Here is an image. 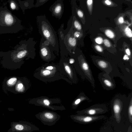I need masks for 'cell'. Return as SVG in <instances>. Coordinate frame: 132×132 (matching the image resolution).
<instances>
[{
	"label": "cell",
	"instance_id": "6da1fadb",
	"mask_svg": "<svg viewBox=\"0 0 132 132\" xmlns=\"http://www.w3.org/2000/svg\"><path fill=\"white\" fill-rule=\"evenodd\" d=\"M36 44L33 38H29L27 40L20 41L14 47L13 50L7 52L0 51V57H2L3 65H11L10 68H17L18 64L25 57L34 55Z\"/></svg>",
	"mask_w": 132,
	"mask_h": 132
},
{
	"label": "cell",
	"instance_id": "7a4b0ae2",
	"mask_svg": "<svg viewBox=\"0 0 132 132\" xmlns=\"http://www.w3.org/2000/svg\"><path fill=\"white\" fill-rule=\"evenodd\" d=\"M23 28L21 20L6 6L0 7V34L16 33Z\"/></svg>",
	"mask_w": 132,
	"mask_h": 132
},
{
	"label": "cell",
	"instance_id": "3957f363",
	"mask_svg": "<svg viewBox=\"0 0 132 132\" xmlns=\"http://www.w3.org/2000/svg\"><path fill=\"white\" fill-rule=\"evenodd\" d=\"M36 21L38 31L42 37L53 47L54 51L59 52V45L55 31L45 15H38Z\"/></svg>",
	"mask_w": 132,
	"mask_h": 132
},
{
	"label": "cell",
	"instance_id": "277c9868",
	"mask_svg": "<svg viewBox=\"0 0 132 132\" xmlns=\"http://www.w3.org/2000/svg\"><path fill=\"white\" fill-rule=\"evenodd\" d=\"M10 125L7 132H32L39 130L36 126L26 121H13L11 123Z\"/></svg>",
	"mask_w": 132,
	"mask_h": 132
},
{
	"label": "cell",
	"instance_id": "5b68a950",
	"mask_svg": "<svg viewBox=\"0 0 132 132\" xmlns=\"http://www.w3.org/2000/svg\"><path fill=\"white\" fill-rule=\"evenodd\" d=\"M35 116L44 125L49 126L54 125L61 117V116L56 112L47 111L39 113Z\"/></svg>",
	"mask_w": 132,
	"mask_h": 132
},
{
	"label": "cell",
	"instance_id": "8992f818",
	"mask_svg": "<svg viewBox=\"0 0 132 132\" xmlns=\"http://www.w3.org/2000/svg\"><path fill=\"white\" fill-rule=\"evenodd\" d=\"M70 117L76 122L81 124H87L103 119L105 116L104 115L91 116L77 114L71 115Z\"/></svg>",
	"mask_w": 132,
	"mask_h": 132
},
{
	"label": "cell",
	"instance_id": "52a82bcc",
	"mask_svg": "<svg viewBox=\"0 0 132 132\" xmlns=\"http://www.w3.org/2000/svg\"><path fill=\"white\" fill-rule=\"evenodd\" d=\"M52 46L49 42L43 37L41 38L39 45V53L42 57L43 58H48L53 55Z\"/></svg>",
	"mask_w": 132,
	"mask_h": 132
},
{
	"label": "cell",
	"instance_id": "ba28073f",
	"mask_svg": "<svg viewBox=\"0 0 132 132\" xmlns=\"http://www.w3.org/2000/svg\"><path fill=\"white\" fill-rule=\"evenodd\" d=\"M49 10L53 16L60 20L63 15L64 10L63 1L57 0L50 7Z\"/></svg>",
	"mask_w": 132,
	"mask_h": 132
},
{
	"label": "cell",
	"instance_id": "9c48e42d",
	"mask_svg": "<svg viewBox=\"0 0 132 132\" xmlns=\"http://www.w3.org/2000/svg\"><path fill=\"white\" fill-rule=\"evenodd\" d=\"M72 26L69 32L64 35L63 38V42L68 51L70 52L71 50L76 45L77 40L72 34Z\"/></svg>",
	"mask_w": 132,
	"mask_h": 132
},
{
	"label": "cell",
	"instance_id": "30bf717a",
	"mask_svg": "<svg viewBox=\"0 0 132 132\" xmlns=\"http://www.w3.org/2000/svg\"><path fill=\"white\" fill-rule=\"evenodd\" d=\"M106 112V109L104 108L93 107L88 108L81 111H77L76 113L77 114L95 116L104 113Z\"/></svg>",
	"mask_w": 132,
	"mask_h": 132
},
{
	"label": "cell",
	"instance_id": "8fae6325",
	"mask_svg": "<svg viewBox=\"0 0 132 132\" xmlns=\"http://www.w3.org/2000/svg\"><path fill=\"white\" fill-rule=\"evenodd\" d=\"M122 105L118 101L115 102L113 105L114 117L117 123H119L121 120V112L122 110Z\"/></svg>",
	"mask_w": 132,
	"mask_h": 132
},
{
	"label": "cell",
	"instance_id": "7c38bea8",
	"mask_svg": "<svg viewBox=\"0 0 132 132\" xmlns=\"http://www.w3.org/2000/svg\"><path fill=\"white\" fill-rule=\"evenodd\" d=\"M19 6L21 9L24 14L26 9H30L34 7V0H27L24 1H21L18 0Z\"/></svg>",
	"mask_w": 132,
	"mask_h": 132
},
{
	"label": "cell",
	"instance_id": "4fadbf2b",
	"mask_svg": "<svg viewBox=\"0 0 132 132\" xmlns=\"http://www.w3.org/2000/svg\"><path fill=\"white\" fill-rule=\"evenodd\" d=\"M8 2L9 4L11 9L13 10H18L19 6L18 2L15 0H9Z\"/></svg>",
	"mask_w": 132,
	"mask_h": 132
},
{
	"label": "cell",
	"instance_id": "5bb4252c",
	"mask_svg": "<svg viewBox=\"0 0 132 132\" xmlns=\"http://www.w3.org/2000/svg\"><path fill=\"white\" fill-rule=\"evenodd\" d=\"M128 116L130 122L132 123V105L131 102L129 106L128 110Z\"/></svg>",
	"mask_w": 132,
	"mask_h": 132
},
{
	"label": "cell",
	"instance_id": "9a60e30c",
	"mask_svg": "<svg viewBox=\"0 0 132 132\" xmlns=\"http://www.w3.org/2000/svg\"><path fill=\"white\" fill-rule=\"evenodd\" d=\"M74 28L78 30H80L81 28V25L79 22L76 20H73V24Z\"/></svg>",
	"mask_w": 132,
	"mask_h": 132
},
{
	"label": "cell",
	"instance_id": "2e32d148",
	"mask_svg": "<svg viewBox=\"0 0 132 132\" xmlns=\"http://www.w3.org/2000/svg\"><path fill=\"white\" fill-rule=\"evenodd\" d=\"M48 1V0H37L36 3L34 5V7H39L44 4Z\"/></svg>",
	"mask_w": 132,
	"mask_h": 132
},
{
	"label": "cell",
	"instance_id": "e0dca14e",
	"mask_svg": "<svg viewBox=\"0 0 132 132\" xmlns=\"http://www.w3.org/2000/svg\"><path fill=\"white\" fill-rule=\"evenodd\" d=\"M105 34L107 36L111 38H113L114 36L113 32L110 30H106L105 31Z\"/></svg>",
	"mask_w": 132,
	"mask_h": 132
},
{
	"label": "cell",
	"instance_id": "ac0fdd59",
	"mask_svg": "<svg viewBox=\"0 0 132 132\" xmlns=\"http://www.w3.org/2000/svg\"><path fill=\"white\" fill-rule=\"evenodd\" d=\"M17 78L15 77L11 78L8 80L7 82V84L10 86L13 85L17 81Z\"/></svg>",
	"mask_w": 132,
	"mask_h": 132
},
{
	"label": "cell",
	"instance_id": "d6986e66",
	"mask_svg": "<svg viewBox=\"0 0 132 132\" xmlns=\"http://www.w3.org/2000/svg\"><path fill=\"white\" fill-rule=\"evenodd\" d=\"M125 31L126 34L127 36L130 37H132V31L128 27H127L125 29Z\"/></svg>",
	"mask_w": 132,
	"mask_h": 132
},
{
	"label": "cell",
	"instance_id": "ffe728a7",
	"mask_svg": "<svg viewBox=\"0 0 132 132\" xmlns=\"http://www.w3.org/2000/svg\"><path fill=\"white\" fill-rule=\"evenodd\" d=\"M99 65L101 68H105L107 66V64L106 62L103 61H100L98 62Z\"/></svg>",
	"mask_w": 132,
	"mask_h": 132
},
{
	"label": "cell",
	"instance_id": "44dd1931",
	"mask_svg": "<svg viewBox=\"0 0 132 132\" xmlns=\"http://www.w3.org/2000/svg\"><path fill=\"white\" fill-rule=\"evenodd\" d=\"M65 70L71 76V71L70 67L67 65H66L64 67Z\"/></svg>",
	"mask_w": 132,
	"mask_h": 132
},
{
	"label": "cell",
	"instance_id": "7402d4cb",
	"mask_svg": "<svg viewBox=\"0 0 132 132\" xmlns=\"http://www.w3.org/2000/svg\"><path fill=\"white\" fill-rule=\"evenodd\" d=\"M95 42L99 44H101L102 43L103 40L102 38L100 37H98L95 39Z\"/></svg>",
	"mask_w": 132,
	"mask_h": 132
},
{
	"label": "cell",
	"instance_id": "603a6c76",
	"mask_svg": "<svg viewBox=\"0 0 132 132\" xmlns=\"http://www.w3.org/2000/svg\"><path fill=\"white\" fill-rule=\"evenodd\" d=\"M82 67L83 69L85 71L88 70L89 68L88 64L86 62L83 63L82 65Z\"/></svg>",
	"mask_w": 132,
	"mask_h": 132
},
{
	"label": "cell",
	"instance_id": "cb8c5ba5",
	"mask_svg": "<svg viewBox=\"0 0 132 132\" xmlns=\"http://www.w3.org/2000/svg\"><path fill=\"white\" fill-rule=\"evenodd\" d=\"M42 73L44 76H47L49 75L51 73V72L49 70H45L43 71Z\"/></svg>",
	"mask_w": 132,
	"mask_h": 132
},
{
	"label": "cell",
	"instance_id": "d4e9b609",
	"mask_svg": "<svg viewBox=\"0 0 132 132\" xmlns=\"http://www.w3.org/2000/svg\"><path fill=\"white\" fill-rule=\"evenodd\" d=\"M103 43L104 45L107 47L110 46V44L109 41L107 39H104L103 40Z\"/></svg>",
	"mask_w": 132,
	"mask_h": 132
},
{
	"label": "cell",
	"instance_id": "484cf974",
	"mask_svg": "<svg viewBox=\"0 0 132 132\" xmlns=\"http://www.w3.org/2000/svg\"><path fill=\"white\" fill-rule=\"evenodd\" d=\"M104 82L106 85L109 87H111L112 85L111 82L108 80H105Z\"/></svg>",
	"mask_w": 132,
	"mask_h": 132
},
{
	"label": "cell",
	"instance_id": "4316f807",
	"mask_svg": "<svg viewBox=\"0 0 132 132\" xmlns=\"http://www.w3.org/2000/svg\"><path fill=\"white\" fill-rule=\"evenodd\" d=\"M77 14L78 16L80 18H82L83 16V13L80 10H78L77 11Z\"/></svg>",
	"mask_w": 132,
	"mask_h": 132
},
{
	"label": "cell",
	"instance_id": "83f0119b",
	"mask_svg": "<svg viewBox=\"0 0 132 132\" xmlns=\"http://www.w3.org/2000/svg\"><path fill=\"white\" fill-rule=\"evenodd\" d=\"M81 100L80 99H77L73 105L74 107H75L80 102Z\"/></svg>",
	"mask_w": 132,
	"mask_h": 132
},
{
	"label": "cell",
	"instance_id": "f1b7e54d",
	"mask_svg": "<svg viewBox=\"0 0 132 132\" xmlns=\"http://www.w3.org/2000/svg\"><path fill=\"white\" fill-rule=\"evenodd\" d=\"M23 87V85L22 84L19 83L17 85V90H20L21 89H22Z\"/></svg>",
	"mask_w": 132,
	"mask_h": 132
},
{
	"label": "cell",
	"instance_id": "f546056e",
	"mask_svg": "<svg viewBox=\"0 0 132 132\" xmlns=\"http://www.w3.org/2000/svg\"><path fill=\"white\" fill-rule=\"evenodd\" d=\"M95 48L98 51L100 52H102L103 51V49L102 48L99 46L97 45L95 46Z\"/></svg>",
	"mask_w": 132,
	"mask_h": 132
},
{
	"label": "cell",
	"instance_id": "4dcf8cb0",
	"mask_svg": "<svg viewBox=\"0 0 132 132\" xmlns=\"http://www.w3.org/2000/svg\"><path fill=\"white\" fill-rule=\"evenodd\" d=\"M118 21L120 23H123L124 22L123 18L122 17H120L118 19Z\"/></svg>",
	"mask_w": 132,
	"mask_h": 132
},
{
	"label": "cell",
	"instance_id": "1f68e13d",
	"mask_svg": "<svg viewBox=\"0 0 132 132\" xmlns=\"http://www.w3.org/2000/svg\"><path fill=\"white\" fill-rule=\"evenodd\" d=\"M126 52L128 55H130L131 54V53L129 49V48H127L126 49Z\"/></svg>",
	"mask_w": 132,
	"mask_h": 132
},
{
	"label": "cell",
	"instance_id": "d6a6232c",
	"mask_svg": "<svg viewBox=\"0 0 132 132\" xmlns=\"http://www.w3.org/2000/svg\"><path fill=\"white\" fill-rule=\"evenodd\" d=\"M87 3L88 5H90L93 3V1L92 0H88L87 1Z\"/></svg>",
	"mask_w": 132,
	"mask_h": 132
},
{
	"label": "cell",
	"instance_id": "836d02e7",
	"mask_svg": "<svg viewBox=\"0 0 132 132\" xmlns=\"http://www.w3.org/2000/svg\"><path fill=\"white\" fill-rule=\"evenodd\" d=\"M129 59V58L127 55L125 54L124 56L123 59L125 60H128Z\"/></svg>",
	"mask_w": 132,
	"mask_h": 132
},
{
	"label": "cell",
	"instance_id": "e575fe53",
	"mask_svg": "<svg viewBox=\"0 0 132 132\" xmlns=\"http://www.w3.org/2000/svg\"><path fill=\"white\" fill-rule=\"evenodd\" d=\"M127 132H132V128L131 125H130L128 127Z\"/></svg>",
	"mask_w": 132,
	"mask_h": 132
},
{
	"label": "cell",
	"instance_id": "d590c367",
	"mask_svg": "<svg viewBox=\"0 0 132 132\" xmlns=\"http://www.w3.org/2000/svg\"><path fill=\"white\" fill-rule=\"evenodd\" d=\"M75 62V60L73 59H70L69 60V62L71 64Z\"/></svg>",
	"mask_w": 132,
	"mask_h": 132
},
{
	"label": "cell",
	"instance_id": "8d00e7d4",
	"mask_svg": "<svg viewBox=\"0 0 132 132\" xmlns=\"http://www.w3.org/2000/svg\"><path fill=\"white\" fill-rule=\"evenodd\" d=\"M105 2V3L108 5H110L111 4V2L108 0H106Z\"/></svg>",
	"mask_w": 132,
	"mask_h": 132
},
{
	"label": "cell",
	"instance_id": "74e56055",
	"mask_svg": "<svg viewBox=\"0 0 132 132\" xmlns=\"http://www.w3.org/2000/svg\"><path fill=\"white\" fill-rule=\"evenodd\" d=\"M46 69L48 70H52L53 69V67L52 66H49L46 67Z\"/></svg>",
	"mask_w": 132,
	"mask_h": 132
},
{
	"label": "cell",
	"instance_id": "f35d334b",
	"mask_svg": "<svg viewBox=\"0 0 132 132\" xmlns=\"http://www.w3.org/2000/svg\"><path fill=\"white\" fill-rule=\"evenodd\" d=\"M120 132H121V131H120Z\"/></svg>",
	"mask_w": 132,
	"mask_h": 132
}]
</instances>
